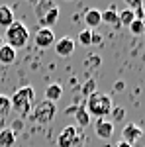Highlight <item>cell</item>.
Listing matches in <instances>:
<instances>
[{
    "mask_svg": "<svg viewBox=\"0 0 145 147\" xmlns=\"http://www.w3.org/2000/svg\"><path fill=\"white\" fill-rule=\"evenodd\" d=\"M34 39H35V45L41 47V49H47V47L55 45V34H53L51 28H39L35 32Z\"/></svg>",
    "mask_w": 145,
    "mask_h": 147,
    "instance_id": "5",
    "label": "cell"
},
{
    "mask_svg": "<svg viewBox=\"0 0 145 147\" xmlns=\"http://www.w3.org/2000/svg\"><path fill=\"white\" fill-rule=\"evenodd\" d=\"M55 114H57V106L53 104V102H49V100H41V102H37L34 108H32V120H34L35 124H49L53 118H55Z\"/></svg>",
    "mask_w": 145,
    "mask_h": 147,
    "instance_id": "4",
    "label": "cell"
},
{
    "mask_svg": "<svg viewBox=\"0 0 145 147\" xmlns=\"http://www.w3.org/2000/svg\"><path fill=\"white\" fill-rule=\"evenodd\" d=\"M16 143V131L12 127L0 129V147H14Z\"/></svg>",
    "mask_w": 145,
    "mask_h": 147,
    "instance_id": "13",
    "label": "cell"
},
{
    "mask_svg": "<svg viewBox=\"0 0 145 147\" xmlns=\"http://www.w3.org/2000/svg\"><path fill=\"white\" fill-rule=\"evenodd\" d=\"M59 12H61V10H59L57 6H53L51 10L45 12L43 16L39 18V24H41V28H51V26H55L57 20H59Z\"/></svg>",
    "mask_w": 145,
    "mask_h": 147,
    "instance_id": "11",
    "label": "cell"
},
{
    "mask_svg": "<svg viewBox=\"0 0 145 147\" xmlns=\"http://www.w3.org/2000/svg\"><path fill=\"white\" fill-rule=\"evenodd\" d=\"M12 112V104H10V98L0 94V118H6L8 114Z\"/></svg>",
    "mask_w": 145,
    "mask_h": 147,
    "instance_id": "20",
    "label": "cell"
},
{
    "mask_svg": "<svg viewBox=\"0 0 145 147\" xmlns=\"http://www.w3.org/2000/svg\"><path fill=\"white\" fill-rule=\"evenodd\" d=\"M78 43L80 45H84V47H88L92 45V30H88V28H84L82 32H78Z\"/></svg>",
    "mask_w": 145,
    "mask_h": 147,
    "instance_id": "19",
    "label": "cell"
},
{
    "mask_svg": "<svg viewBox=\"0 0 145 147\" xmlns=\"http://www.w3.org/2000/svg\"><path fill=\"white\" fill-rule=\"evenodd\" d=\"M84 108H86V112H88L90 116H94V118H106V116L112 112L114 104H112L110 94H106V92H102V90H96L86 98Z\"/></svg>",
    "mask_w": 145,
    "mask_h": 147,
    "instance_id": "2",
    "label": "cell"
},
{
    "mask_svg": "<svg viewBox=\"0 0 145 147\" xmlns=\"http://www.w3.org/2000/svg\"><path fill=\"white\" fill-rule=\"evenodd\" d=\"M100 41H102V35L96 34V32H92V45H98Z\"/></svg>",
    "mask_w": 145,
    "mask_h": 147,
    "instance_id": "25",
    "label": "cell"
},
{
    "mask_svg": "<svg viewBox=\"0 0 145 147\" xmlns=\"http://www.w3.org/2000/svg\"><path fill=\"white\" fill-rule=\"evenodd\" d=\"M77 110H78V106L75 104V106H71V108H67V110H65V114H67V116H73V114H77Z\"/></svg>",
    "mask_w": 145,
    "mask_h": 147,
    "instance_id": "26",
    "label": "cell"
},
{
    "mask_svg": "<svg viewBox=\"0 0 145 147\" xmlns=\"http://www.w3.org/2000/svg\"><path fill=\"white\" fill-rule=\"evenodd\" d=\"M141 6H143V14H145V0H141Z\"/></svg>",
    "mask_w": 145,
    "mask_h": 147,
    "instance_id": "28",
    "label": "cell"
},
{
    "mask_svg": "<svg viewBox=\"0 0 145 147\" xmlns=\"http://www.w3.org/2000/svg\"><path fill=\"white\" fill-rule=\"evenodd\" d=\"M4 41H6V45H10L14 51H18V49H22V47L28 45V41H30V30H28L22 22H14L10 28H6Z\"/></svg>",
    "mask_w": 145,
    "mask_h": 147,
    "instance_id": "3",
    "label": "cell"
},
{
    "mask_svg": "<svg viewBox=\"0 0 145 147\" xmlns=\"http://www.w3.org/2000/svg\"><path fill=\"white\" fill-rule=\"evenodd\" d=\"M80 92H82V94L88 98L92 92H96V80H94V79H88L84 84H82V90H80Z\"/></svg>",
    "mask_w": 145,
    "mask_h": 147,
    "instance_id": "22",
    "label": "cell"
},
{
    "mask_svg": "<svg viewBox=\"0 0 145 147\" xmlns=\"http://www.w3.org/2000/svg\"><path fill=\"white\" fill-rule=\"evenodd\" d=\"M61 96H63V86H61L59 82H53V84L47 86V90H45V100H49V102L55 104Z\"/></svg>",
    "mask_w": 145,
    "mask_h": 147,
    "instance_id": "14",
    "label": "cell"
},
{
    "mask_svg": "<svg viewBox=\"0 0 145 147\" xmlns=\"http://www.w3.org/2000/svg\"><path fill=\"white\" fill-rule=\"evenodd\" d=\"M14 61H16V51L10 45L4 43V45L0 47V63L2 65H12Z\"/></svg>",
    "mask_w": 145,
    "mask_h": 147,
    "instance_id": "16",
    "label": "cell"
},
{
    "mask_svg": "<svg viewBox=\"0 0 145 147\" xmlns=\"http://www.w3.org/2000/svg\"><path fill=\"white\" fill-rule=\"evenodd\" d=\"M118 20H120V26H125V28H129L132 26V22L135 20V14L129 8H125V10L118 12Z\"/></svg>",
    "mask_w": 145,
    "mask_h": 147,
    "instance_id": "18",
    "label": "cell"
},
{
    "mask_svg": "<svg viewBox=\"0 0 145 147\" xmlns=\"http://www.w3.org/2000/svg\"><path fill=\"white\" fill-rule=\"evenodd\" d=\"M100 16H102V22L114 26L116 30H120V28H122V26H120V20H118V10H116V6H110L108 10L100 12Z\"/></svg>",
    "mask_w": 145,
    "mask_h": 147,
    "instance_id": "12",
    "label": "cell"
},
{
    "mask_svg": "<svg viewBox=\"0 0 145 147\" xmlns=\"http://www.w3.org/2000/svg\"><path fill=\"white\" fill-rule=\"evenodd\" d=\"M94 131L100 139H110L114 134V122L108 118H96L94 122Z\"/></svg>",
    "mask_w": 145,
    "mask_h": 147,
    "instance_id": "6",
    "label": "cell"
},
{
    "mask_svg": "<svg viewBox=\"0 0 145 147\" xmlns=\"http://www.w3.org/2000/svg\"><path fill=\"white\" fill-rule=\"evenodd\" d=\"M143 136V131H141V127L139 125H135V124H125L123 125V129H122V141H125V143H134V141H137L139 137Z\"/></svg>",
    "mask_w": 145,
    "mask_h": 147,
    "instance_id": "8",
    "label": "cell"
},
{
    "mask_svg": "<svg viewBox=\"0 0 145 147\" xmlns=\"http://www.w3.org/2000/svg\"><path fill=\"white\" fill-rule=\"evenodd\" d=\"M55 53L59 57H69L75 53V41L71 37H61L59 41H55Z\"/></svg>",
    "mask_w": 145,
    "mask_h": 147,
    "instance_id": "9",
    "label": "cell"
},
{
    "mask_svg": "<svg viewBox=\"0 0 145 147\" xmlns=\"http://www.w3.org/2000/svg\"><path fill=\"white\" fill-rule=\"evenodd\" d=\"M78 134H80V131H78L77 125H67V127L59 134V137H57V145L59 147H73L75 137H77Z\"/></svg>",
    "mask_w": 145,
    "mask_h": 147,
    "instance_id": "7",
    "label": "cell"
},
{
    "mask_svg": "<svg viewBox=\"0 0 145 147\" xmlns=\"http://www.w3.org/2000/svg\"><path fill=\"white\" fill-rule=\"evenodd\" d=\"M100 12L102 10H98V8H88V10L84 12V24H86V28L92 30V32H94V28H98L102 24Z\"/></svg>",
    "mask_w": 145,
    "mask_h": 147,
    "instance_id": "10",
    "label": "cell"
},
{
    "mask_svg": "<svg viewBox=\"0 0 145 147\" xmlns=\"http://www.w3.org/2000/svg\"><path fill=\"white\" fill-rule=\"evenodd\" d=\"M34 102H35V90L34 86H22L12 94L10 104H12V110L18 112L22 118L30 116L32 114V108H34Z\"/></svg>",
    "mask_w": 145,
    "mask_h": 147,
    "instance_id": "1",
    "label": "cell"
},
{
    "mask_svg": "<svg viewBox=\"0 0 145 147\" xmlns=\"http://www.w3.org/2000/svg\"><path fill=\"white\" fill-rule=\"evenodd\" d=\"M2 45H4V43H2V37H0V47H2Z\"/></svg>",
    "mask_w": 145,
    "mask_h": 147,
    "instance_id": "29",
    "label": "cell"
},
{
    "mask_svg": "<svg viewBox=\"0 0 145 147\" xmlns=\"http://www.w3.org/2000/svg\"><path fill=\"white\" fill-rule=\"evenodd\" d=\"M16 22L14 20V10H12L10 6H0V26L2 28H10L12 24Z\"/></svg>",
    "mask_w": 145,
    "mask_h": 147,
    "instance_id": "15",
    "label": "cell"
},
{
    "mask_svg": "<svg viewBox=\"0 0 145 147\" xmlns=\"http://www.w3.org/2000/svg\"><path fill=\"white\" fill-rule=\"evenodd\" d=\"M112 116H114V120L112 122H118V120H122L123 116H125V112H123V108H112Z\"/></svg>",
    "mask_w": 145,
    "mask_h": 147,
    "instance_id": "24",
    "label": "cell"
},
{
    "mask_svg": "<svg viewBox=\"0 0 145 147\" xmlns=\"http://www.w3.org/2000/svg\"><path fill=\"white\" fill-rule=\"evenodd\" d=\"M114 147H132V145H129V143H125V141H118Z\"/></svg>",
    "mask_w": 145,
    "mask_h": 147,
    "instance_id": "27",
    "label": "cell"
},
{
    "mask_svg": "<svg viewBox=\"0 0 145 147\" xmlns=\"http://www.w3.org/2000/svg\"><path fill=\"white\" fill-rule=\"evenodd\" d=\"M129 32H132L134 35L143 34V32H145V22H143V20H134L132 26H129Z\"/></svg>",
    "mask_w": 145,
    "mask_h": 147,
    "instance_id": "23",
    "label": "cell"
},
{
    "mask_svg": "<svg viewBox=\"0 0 145 147\" xmlns=\"http://www.w3.org/2000/svg\"><path fill=\"white\" fill-rule=\"evenodd\" d=\"M53 6H55V4H53L51 0H41V2L37 4V8H35V14H37V18H41L45 12H47V10H51Z\"/></svg>",
    "mask_w": 145,
    "mask_h": 147,
    "instance_id": "21",
    "label": "cell"
},
{
    "mask_svg": "<svg viewBox=\"0 0 145 147\" xmlns=\"http://www.w3.org/2000/svg\"><path fill=\"white\" fill-rule=\"evenodd\" d=\"M75 122H77L78 127H86V125H90V114L86 112L84 106H78L77 114H75Z\"/></svg>",
    "mask_w": 145,
    "mask_h": 147,
    "instance_id": "17",
    "label": "cell"
}]
</instances>
